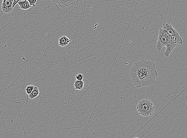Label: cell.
<instances>
[{
    "mask_svg": "<svg viewBox=\"0 0 187 138\" xmlns=\"http://www.w3.org/2000/svg\"><path fill=\"white\" fill-rule=\"evenodd\" d=\"M158 75L154 62L145 59L135 62L130 71L131 80L138 88L153 84L155 83Z\"/></svg>",
    "mask_w": 187,
    "mask_h": 138,
    "instance_id": "cell-1",
    "label": "cell"
},
{
    "mask_svg": "<svg viewBox=\"0 0 187 138\" xmlns=\"http://www.w3.org/2000/svg\"><path fill=\"white\" fill-rule=\"evenodd\" d=\"M164 31L168 37L173 42L178 45L183 44V40L177 30L173 27L170 21L164 23L163 25Z\"/></svg>",
    "mask_w": 187,
    "mask_h": 138,
    "instance_id": "cell-2",
    "label": "cell"
},
{
    "mask_svg": "<svg viewBox=\"0 0 187 138\" xmlns=\"http://www.w3.org/2000/svg\"><path fill=\"white\" fill-rule=\"evenodd\" d=\"M137 109L140 115L147 117L152 115L155 107L151 100L144 99L139 101L137 105Z\"/></svg>",
    "mask_w": 187,
    "mask_h": 138,
    "instance_id": "cell-3",
    "label": "cell"
},
{
    "mask_svg": "<svg viewBox=\"0 0 187 138\" xmlns=\"http://www.w3.org/2000/svg\"><path fill=\"white\" fill-rule=\"evenodd\" d=\"M170 40L168 37L163 29H160L156 47L158 51H160L164 47L167 46Z\"/></svg>",
    "mask_w": 187,
    "mask_h": 138,
    "instance_id": "cell-4",
    "label": "cell"
},
{
    "mask_svg": "<svg viewBox=\"0 0 187 138\" xmlns=\"http://www.w3.org/2000/svg\"><path fill=\"white\" fill-rule=\"evenodd\" d=\"M14 0H2L1 9L3 12L9 14L13 11L12 5Z\"/></svg>",
    "mask_w": 187,
    "mask_h": 138,
    "instance_id": "cell-5",
    "label": "cell"
},
{
    "mask_svg": "<svg viewBox=\"0 0 187 138\" xmlns=\"http://www.w3.org/2000/svg\"><path fill=\"white\" fill-rule=\"evenodd\" d=\"M71 41V40H70L67 36L64 35L59 39L58 44L60 46L63 47H65L68 45Z\"/></svg>",
    "mask_w": 187,
    "mask_h": 138,
    "instance_id": "cell-6",
    "label": "cell"
},
{
    "mask_svg": "<svg viewBox=\"0 0 187 138\" xmlns=\"http://www.w3.org/2000/svg\"><path fill=\"white\" fill-rule=\"evenodd\" d=\"M77 0H61L59 5L61 7L66 8L71 5H73Z\"/></svg>",
    "mask_w": 187,
    "mask_h": 138,
    "instance_id": "cell-7",
    "label": "cell"
},
{
    "mask_svg": "<svg viewBox=\"0 0 187 138\" xmlns=\"http://www.w3.org/2000/svg\"><path fill=\"white\" fill-rule=\"evenodd\" d=\"M18 4L19 5L20 9L22 10H28L32 6L30 5L28 0L20 1L18 2Z\"/></svg>",
    "mask_w": 187,
    "mask_h": 138,
    "instance_id": "cell-8",
    "label": "cell"
},
{
    "mask_svg": "<svg viewBox=\"0 0 187 138\" xmlns=\"http://www.w3.org/2000/svg\"><path fill=\"white\" fill-rule=\"evenodd\" d=\"M74 86L75 89L76 90H81L84 88V82L83 80H76L74 82Z\"/></svg>",
    "mask_w": 187,
    "mask_h": 138,
    "instance_id": "cell-9",
    "label": "cell"
},
{
    "mask_svg": "<svg viewBox=\"0 0 187 138\" xmlns=\"http://www.w3.org/2000/svg\"><path fill=\"white\" fill-rule=\"evenodd\" d=\"M40 94L39 89L38 87L35 86L34 88L32 91V92L30 94L28 95V97L31 99H33L36 97H37V96Z\"/></svg>",
    "mask_w": 187,
    "mask_h": 138,
    "instance_id": "cell-10",
    "label": "cell"
},
{
    "mask_svg": "<svg viewBox=\"0 0 187 138\" xmlns=\"http://www.w3.org/2000/svg\"><path fill=\"white\" fill-rule=\"evenodd\" d=\"M34 86L33 85H30L27 86L26 88V92L27 94L29 95L32 92L34 88Z\"/></svg>",
    "mask_w": 187,
    "mask_h": 138,
    "instance_id": "cell-11",
    "label": "cell"
},
{
    "mask_svg": "<svg viewBox=\"0 0 187 138\" xmlns=\"http://www.w3.org/2000/svg\"><path fill=\"white\" fill-rule=\"evenodd\" d=\"M28 1L31 6H33L34 7H36V3L37 2V0H28Z\"/></svg>",
    "mask_w": 187,
    "mask_h": 138,
    "instance_id": "cell-12",
    "label": "cell"
},
{
    "mask_svg": "<svg viewBox=\"0 0 187 138\" xmlns=\"http://www.w3.org/2000/svg\"><path fill=\"white\" fill-rule=\"evenodd\" d=\"M83 75L82 74H79L76 76V80H82L83 79Z\"/></svg>",
    "mask_w": 187,
    "mask_h": 138,
    "instance_id": "cell-13",
    "label": "cell"
},
{
    "mask_svg": "<svg viewBox=\"0 0 187 138\" xmlns=\"http://www.w3.org/2000/svg\"><path fill=\"white\" fill-rule=\"evenodd\" d=\"M51 1H52V2H54V4L55 5V6L58 7V9H59V10H60V9L58 7V5H59V3H60V2L61 0H51Z\"/></svg>",
    "mask_w": 187,
    "mask_h": 138,
    "instance_id": "cell-14",
    "label": "cell"
},
{
    "mask_svg": "<svg viewBox=\"0 0 187 138\" xmlns=\"http://www.w3.org/2000/svg\"><path fill=\"white\" fill-rule=\"evenodd\" d=\"M24 1V0H14L13 3L12 5L13 8H14L15 7L16 5L17 4H18V2H20V1Z\"/></svg>",
    "mask_w": 187,
    "mask_h": 138,
    "instance_id": "cell-15",
    "label": "cell"
},
{
    "mask_svg": "<svg viewBox=\"0 0 187 138\" xmlns=\"http://www.w3.org/2000/svg\"></svg>",
    "mask_w": 187,
    "mask_h": 138,
    "instance_id": "cell-16",
    "label": "cell"
}]
</instances>
